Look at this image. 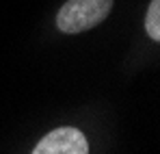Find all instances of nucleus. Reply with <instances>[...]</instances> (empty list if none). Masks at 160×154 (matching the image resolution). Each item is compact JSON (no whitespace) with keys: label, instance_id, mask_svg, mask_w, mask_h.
Returning <instances> with one entry per match:
<instances>
[{"label":"nucleus","instance_id":"1","mask_svg":"<svg viewBox=\"0 0 160 154\" xmlns=\"http://www.w3.org/2000/svg\"><path fill=\"white\" fill-rule=\"evenodd\" d=\"M112 0H67L56 13V28L65 35H78L104 22Z\"/></svg>","mask_w":160,"mask_h":154},{"label":"nucleus","instance_id":"2","mask_svg":"<svg viewBox=\"0 0 160 154\" xmlns=\"http://www.w3.org/2000/svg\"><path fill=\"white\" fill-rule=\"evenodd\" d=\"M30 154H89V141L82 130L63 126L48 132Z\"/></svg>","mask_w":160,"mask_h":154},{"label":"nucleus","instance_id":"3","mask_svg":"<svg viewBox=\"0 0 160 154\" xmlns=\"http://www.w3.org/2000/svg\"><path fill=\"white\" fill-rule=\"evenodd\" d=\"M145 33L160 44V0H152L145 13Z\"/></svg>","mask_w":160,"mask_h":154}]
</instances>
